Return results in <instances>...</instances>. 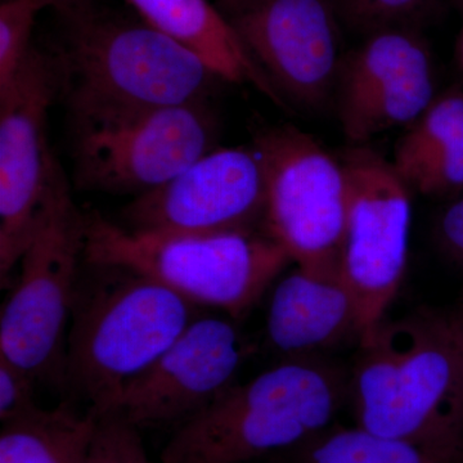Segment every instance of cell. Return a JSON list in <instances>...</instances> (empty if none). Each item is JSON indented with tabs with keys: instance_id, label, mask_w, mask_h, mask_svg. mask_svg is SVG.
<instances>
[{
	"instance_id": "7a4b0ae2",
	"label": "cell",
	"mask_w": 463,
	"mask_h": 463,
	"mask_svg": "<svg viewBox=\"0 0 463 463\" xmlns=\"http://www.w3.org/2000/svg\"><path fill=\"white\" fill-rule=\"evenodd\" d=\"M359 345L350 385L358 426L463 441V364L438 310L383 321Z\"/></svg>"
},
{
	"instance_id": "52a82bcc",
	"label": "cell",
	"mask_w": 463,
	"mask_h": 463,
	"mask_svg": "<svg viewBox=\"0 0 463 463\" xmlns=\"http://www.w3.org/2000/svg\"><path fill=\"white\" fill-rule=\"evenodd\" d=\"M76 187L136 196L218 147L207 102L132 108L69 99Z\"/></svg>"
},
{
	"instance_id": "7c38bea8",
	"label": "cell",
	"mask_w": 463,
	"mask_h": 463,
	"mask_svg": "<svg viewBox=\"0 0 463 463\" xmlns=\"http://www.w3.org/2000/svg\"><path fill=\"white\" fill-rule=\"evenodd\" d=\"M227 17L279 97L318 109L336 91L344 57L331 0H242Z\"/></svg>"
},
{
	"instance_id": "f546056e",
	"label": "cell",
	"mask_w": 463,
	"mask_h": 463,
	"mask_svg": "<svg viewBox=\"0 0 463 463\" xmlns=\"http://www.w3.org/2000/svg\"><path fill=\"white\" fill-rule=\"evenodd\" d=\"M462 60H463V41H462Z\"/></svg>"
},
{
	"instance_id": "d6986e66",
	"label": "cell",
	"mask_w": 463,
	"mask_h": 463,
	"mask_svg": "<svg viewBox=\"0 0 463 463\" xmlns=\"http://www.w3.org/2000/svg\"><path fill=\"white\" fill-rule=\"evenodd\" d=\"M437 97L434 67L404 76L355 105L339 109L350 141L364 143L388 130L411 127Z\"/></svg>"
},
{
	"instance_id": "6da1fadb",
	"label": "cell",
	"mask_w": 463,
	"mask_h": 463,
	"mask_svg": "<svg viewBox=\"0 0 463 463\" xmlns=\"http://www.w3.org/2000/svg\"><path fill=\"white\" fill-rule=\"evenodd\" d=\"M201 307L151 277L84 259L67 334L65 392L105 416L128 383L157 361Z\"/></svg>"
},
{
	"instance_id": "5bb4252c",
	"label": "cell",
	"mask_w": 463,
	"mask_h": 463,
	"mask_svg": "<svg viewBox=\"0 0 463 463\" xmlns=\"http://www.w3.org/2000/svg\"><path fill=\"white\" fill-rule=\"evenodd\" d=\"M267 332L274 349L288 359L312 358L318 350L361 337L354 298L344 279L300 268L277 283Z\"/></svg>"
},
{
	"instance_id": "8992f818",
	"label": "cell",
	"mask_w": 463,
	"mask_h": 463,
	"mask_svg": "<svg viewBox=\"0 0 463 463\" xmlns=\"http://www.w3.org/2000/svg\"><path fill=\"white\" fill-rule=\"evenodd\" d=\"M58 56L69 99L132 108L207 102L218 75L181 43L145 21L100 14L93 7L66 17Z\"/></svg>"
},
{
	"instance_id": "2e32d148",
	"label": "cell",
	"mask_w": 463,
	"mask_h": 463,
	"mask_svg": "<svg viewBox=\"0 0 463 463\" xmlns=\"http://www.w3.org/2000/svg\"><path fill=\"white\" fill-rule=\"evenodd\" d=\"M97 417L71 404L38 407L3 423L0 463H88Z\"/></svg>"
},
{
	"instance_id": "83f0119b",
	"label": "cell",
	"mask_w": 463,
	"mask_h": 463,
	"mask_svg": "<svg viewBox=\"0 0 463 463\" xmlns=\"http://www.w3.org/2000/svg\"><path fill=\"white\" fill-rule=\"evenodd\" d=\"M41 2L45 8L54 9L65 18L90 5V0H41Z\"/></svg>"
},
{
	"instance_id": "8fae6325",
	"label": "cell",
	"mask_w": 463,
	"mask_h": 463,
	"mask_svg": "<svg viewBox=\"0 0 463 463\" xmlns=\"http://www.w3.org/2000/svg\"><path fill=\"white\" fill-rule=\"evenodd\" d=\"M265 174L254 145L216 147L165 184L136 196L123 227L151 233H216L263 228Z\"/></svg>"
},
{
	"instance_id": "9a60e30c",
	"label": "cell",
	"mask_w": 463,
	"mask_h": 463,
	"mask_svg": "<svg viewBox=\"0 0 463 463\" xmlns=\"http://www.w3.org/2000/svg\"><path fill=\"white\" fill-rule=\"evenodd\" d=\"M128 2L142 21L196 53L222 80L252 84L274 102H281L228 17L210 0Z\"/></svg>"
},
{
	"instance_id": "4fadbf2b",
	"label": "cell",
	"mask_w": 463,
	"mask_h": 463,
	"mask_svg": "<svg viewBox=\"0 0 463 463\" xmlns=\"http://www.w3.org/2000/svg\"><path fill=\"white\" fill-rule=\"evenodd\" d=\"M245 352L233 319L201 315L125 386L109 413L139 430L178 428L233 385Z\"/></svg>"
},
{
	"instance_id": "f1b7e54d",
	"label": "cell",
	"mask_w": 463,
	"mask_h": 463,
	"mask_svg": "<svg viewBox=\"0 0 463 463\" xmlns=\"http://www.w3.org/2000/svg\"><path fill=\"white\" fill-rule=\"evenodd\" d=\"M219 3H221L222 7L224 8V11L227 12V14H231L232 11H234L237 7H239L240 3L242 2V0H218Z\"/></svg>"
},
{
	"instance_id": "5b68a950",
	"label": "cell",
	"mask_w": 463,
	"mask_h": 463,
	"mask_svg": "<svg viewBox=\"0 0 463 463\" xmlns=\"http://www.w3.org/2000/svg\"><path fill=\"white\" fill-rule=\"evenodd\" d=\"M85 257V213L54 157L20 276L0 315V356L65 390L67 334Z\"/></svg>"
},
{
	"instance_id": "484cf974",
	"label": "cell",
	"mask_w": 463,
	"mask_h": 463,
	"mask_svg": "<svg viewBox=\"0 0 463 463\" xmlns=\"http://www.w3.org/2000/svg\"><path fill=\"white\" fill-rule=\"evenodd\" d=\"M435 233L441 251L463 268V197L441 213Z\"/></svg>"
},
{
	"instance_id": "9c48e42d",
	"label": "cell",
	"mask_w": 463,
	"mask_h": 463,
	"mask_svg": "<svg viewBox=\"0 0 463 463\" xmlns=\"http://www.w3.org/2000/svg\"><path fill=\"white\" fill-rule=\"evenodd\" d=\"M341 161L349 182V213L340 273L354 298L361 341L385 321L403 282L412 188L394 163L373 149H347Z\"/></svg>"
},
{
	"instance_id": "7402d4cb",
	"label": "cell",
	"mask_w": 463,
	"mask_h": 463,
	"mask_svg": "<svg viewBox=\"0 0 463 463\" xmlns=\"http://www.w3.org/2000/svg\"><path fill=\"white\" fill-rule=\"evenodd\" d=\"M88 463H152L139 429L116 414L97 417Z\"/></svg>"
},
{
	"instance_id": "cb8c5ba5",
	"label": "cell",
	"mask_w": 463,
	"mask_h": 463,
	"mask_svg": "<svg viewBox=\"0 0 463 463\" xmlns=\"http://www.w3.org/2000/svg\"><path fill=\"white\" fill-rule=\"evenodd\" d=\"M407 182L426 196H446L463 190V137L429 158Z\"/></svg>"
},
{
	"instance_id": "e0dca14e",
	"label": "cell",
	"mask_w": 463,
	"mask_h": 463,
	"mask_svg": "<svg viewBox=\"0 0 463 463\" xmlns=\"http://www.w3.org/2000/svg\"><path fill=\"white\" fill-rule=\"evenodd\" d=\"M432 58L421 36L407 27H388L368 33L344 57L337 80V111L355 105L404 76L431 69Z\"/></svg>"
},
{
	"instance_id": "4316f807",
	"label": "cell",
	"mask_w": 463,
	"mask_h": 463,
	"mask_svg": "<svg viewBox=\"0 0 463 463\" xmlns=\"http://www.w3.org/2000/svg\"><path fill=\"white\" fill-rule=\"evenodd\" d=\"M439 315L463 364V291L449 309L439 310Z\"/></svg>"
},
{
	"instance_id": "ac0fdd59",
	"label": "cell",
	"mask_w": 463,
	"mask_h": 463,
	"mask_svg": "<svg viewBox=\"0 0 463 463\" xmlns=\"http://www.w3.org/2000/svg\"><path fill=\"white\" fill-rule=\"evenodd\" d=\"M298 463H463V441L383 437L361 426L335 429L301 444Z\"/></svg>"
},
{
	"instance_id": "d4e9b609",
	"label": "cell",
	"mask_w": 463,
	"mask_h": 463,
	"mask_svg": "<svg viewBox=\"0 0 463 463\" xmlns=\"http://www.w3.org/2000/svg\"><path fill=\"white\" fill-rule=\"evenodd\" d=\"M36 380L23 368L0 356V421H12L32 412L35 402Z\"/></svg>"
},
{
	"instance_id": "ffe728a7",
	"label": "cell",
	"mask_w": 463,
	"mask_h": 463,
	"mask_svg": "<svg viewBox=\"0 0 463 463\" xmlns=\"http://www.w3.org/2000/svg\"><path fill=\"white\" fill-rule=\"evenodd\" d=\"M463 137V93L448 91L435 97L430 106L402 137L394 163L408 181L429 158Z\"/></svg>"
},
{
	"instance_id": "277c9868",
	"label": "cell",
	"mask_w": 463,
	"mask_h": 463,
	"mask_svg": "<svg viewBox=\"0 0 463 463\" xmlns=\"http://www.w3.org/2000/svg\"><path fill=\"white\" fill-rule=\"evenodd\" d=\"M85 260L151 277L199 307L240 321L291 258L263 230L151 233L85 213Z\"/></svg>"
},
{
	"instance_id": "3957f363",
	"label": "cell",
	"mask_w": 463,
	"mask_h": 463,
	"mask_svg": "<svg viewBox=\"0 0 463 463\" xmlns=\"http://www.w3.org/2000/svg\"><path fill=\"white\" fill-rule=\"evenodd\" d=\"M345 383L312 358L286 359L245 383H233L176 428L160 463H246L301 446L339 411Z\"/></svg>"
},
{
	"instance_id": "603a6c76",
	"label": "cell",
	"mask_w": 463,
	"mask_h": 463,
	"mask_svg": "<svg viewBox=\"0 0 463 463\" xmlns=\"http://www.w3.org/2000/svg\"><path fill=\"white\" fill-rule=\"evenodd\" d=\"M336 14L358 32L404 26L429 0H331Z\"/></svg>"
},
{
	"instance_id": "30bf717a",
	"label": "cell",
	"mask_w": 463,
	"mask_h": 463,
	"mask_svg": "<svg viewBox=\"0 0 463 463\" xmlns=\"http://www.w3.org/2000/svg\"><path fill=\"white\" fill-rule=\"evenodd\" d=\"M63 74L58 57L33 47L0 90V279L20 263L32 240L54 155L47 118Z\"/></svg>"
},
{
	"instance_id": "ba28073f",
	"label": "cell",
	"mask_w": 463,
	"mask_h": 463,
	"mask_svg": "<svg viewBox=\"0 0 463 463\" xmlns=\"http://www.w3.org/2000/svg\"><path fill=\"white\" fill-rule=\"evenodd\" d=\"M254 147L263 163L267 188L261 230L300 269L341 277L349 213V182L341 158L294 127L265 130Z\"/></svg>"
},
{
	"instance_id": "44dd1931",
	"label": "cell",
	"mask_w": 463,
	"mask_h": 463,
	"mask_svg": "<svg viewBox=\"0 0 463 463\" xmlns=\"http://www.w3.org/2000/svg\"><path fill=\"white\" fill-rule=\"evenodd\" d=\"M41 0H3L0 5V90H5L32 51V33Z\"/></svg>"
}]
</instances>
